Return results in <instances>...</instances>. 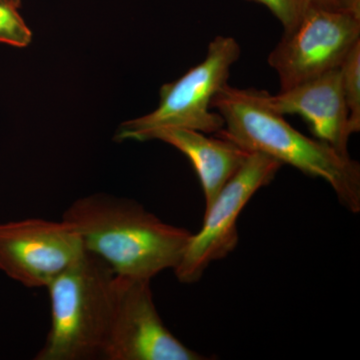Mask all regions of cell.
Listing matches in <instances>:
<instances>
[{
  "label": "cell",
  "mask_w": 360,
  "mask_h": 360,
  "mask_svg": "<svg viewBox=\"0 0 360 360\" xmlns=\"http://www.w3.org/2000/svg\"><path fill=\"white\" fill-rule=\"evenodd\" d=\"M212 108L224 122V129L215 134L248 153H262L302 174L326 180L341 205L348 212H360L359 163L291 127L264 103L262 90L236 89L227 84L213 98Z\"/></svg>",
  "instance_id": "1"
},
{
  "label": "cell",
  "mask_w": 360,
  "mask_h": 360,
  "mask_svg": "<svg viewBox=\"0 0 360 360\" xmlns=\"http://www.w3.org/2000/svg\"><path fill=\"white\" fill-rule=\"evenodd\" d=\"M63 219L79 234L85 250L110 265L116 276L150 281L176 269L193 236L136 201L105 193L75 200Z\"/></svg>",
  "instance_id": "2"
},
{
  "label": "cell",
  "mask_w": 360,
  "mask_h": 360,
  "mask_svg": "<svg viewBox=\"0 0 360 360\" xmlns=\"http://www.w3.org/2000/svg\"><path fill=\"white\" fill-rule=\"evenodd\" d=\"M115 274L85 251L47 286L51 323L35 360L103 359Z\"/></svg>",
  "instance_id": "3"
},
{
  "label": "cell",
  "mask_w": 360,
  "mask_h": 360,
  "mask_svg": "<svg viewBox=\"0 0 360 360\" xmlns=\"http://www.w3.org/2000/svg\"><path fill=\"white\" fill-rule=\"evenodd\" d=\"M239 56L240 46L233 37H215L208 45L205 60L175 82L162 85L158 108L148 115L123 122L115 139L146 141L149 134L165 129L217 134L224 129V122L219 113L212 111V101L227 84L231 66Z\"/></svg>",
  "instance_id": "4"
},
{
  "label": "cell",
  "mask_w": 360,
  "mask_h": 360,
  "mask_svg": "<svg viewBox=\"0 0 360 360\" xmlns=\"http://www.w3.org/2000/svg\"><path fill=\"white\" fill-rule=\"evenodd\" d=\"M281 167V162L269 156L250 153L243 167L205 208L200 231L193 234L174 269L179 283H198L212 262L226 257L236 250L239 214L252 196L274 179Z\"/></svg>",
  "instance_id": "5"
},
{
  "label": "cell",
  "mask_w": 360,
  "mask_h": 360,
  "mask_svg": "<svg viewBox=\"0 0 360 360\" xmlns=\"http://www.w3.org/2000/svg\"><path fill=\"white\" fill-rule=\"evenodd\" d=\"M360 41V15L311 4L297 26L270 52L281 90L338 70Z\"/></svg>",
  "instance_id": "6"
},
{
  "label": "cell",
  "mask_w": 360,
  "mask_h": 360,
  "mask_svg": "<svg viewBox=\"0 0 360 360\" xmlns=\"http://www.w3.org/2000/svg\"><path fill=\"white\" fill-rule=\"evenodd\" d=\"M150 279L116 276L104 360H203L172 335L153 302Z\"/></svg>",
  "instance_id": "7"
},
{
  "label": "cell",
  "mask_w": 360,
  "mask_h": 360,
  "mask_svg": "<svg viewBox=\"0 0 360 360\" xmlns=\"http://www.w3.org/2000/svg\"><path fill=\"white\" fill-rule=\"evenodd\" d=\"M85 251L79 234L63 219L0 224V271L25 288H47Z\"/></svg>",
  "instance_id": "8"
},
{
  "label": "cell",
  "mask_w": 360,
  "mask_h": 360,
  "mask_svg": "<svg viewBox=\"0 0 360 360\" xmlns=\"http://www.w3.org/2000/svg\"><path fill=\"white\" fill-rule=\"evenodd\" d=\"M267 106L281 115H300L319 141L349 156L352 135L341 85L340 70H333L272 96L262 90Z\"/></svg>",
  "instance_id": "9"
},
{
  "label": "cell",
  "mask_w": 360,
  "mask_h": 360,
  "mask_svg": "<svg viewBox=\"0 0 360 360\" xmlns=\"http://www.w3.org/2000/svg\"><path fill=\"white\" fill-rule=\"evenodd\" d=\"M146 141H160L188 158L198 174L205 194V208L212 205L229 179L248 160V153L238 144L217 135L187 129H165L148 135Z\"/></svg>",
  "instance_id": "10"
},
{
  "label": "cell",
  "mask_w": 360,
  "mask_h": 360,
  "mask_svg": "<svg viewBox=\"0 0 360 360\" xmlns=\"http://www.w3.org/2000/svg\"><path fill=\"white\" fill-rule=\"evenodd\" d=\"M341 85L352 134L360 131V41L341 63Z\"/></svg>",
  "instance_id": "11"
},
{
  "label": "cell",
  "mask_w": 360,
  "mask_h": 360,
  "mask_svg": "<svg viewBox=\"0 0 360 360\" xmlns=\"http://www.w3.org/2000/svg\"><path fill=\"white\" fill-rule=\"evenodd\" d=\"M32 32L18 8L0 0V44L23 49L32 44Z\"/></svg>",
  "instance_id": "12"
},
{
  "label": "cell",
  "mask_w": 360,
  "mask_h": 360,
  "mask_svg": "<svg viewBox=\"0 0 360 360\" xmlns=\"http://www.w3.org/2000/svg\"><path fill=\"white\" fill-rule=\"evenodd\" d=\"M266 7L279 20L283 34L290 33L297 26L312 2L310 0H248Z\"/></svg>",
  "instance_id": "13"
},
{
  "label": "cell",
  "mask_w": 360,
  "mask_h": 360,
  "mask_svg": "<svg viewBox=\"0 0 360 360\" xmlns=\"http://www.w3.org/2000/svg\"><path fill=\"white\" fill-rule=\"evenodd\" d=\"M315 6L333 11H347L359 14L360 0H310Z\"/></svg>",
  "instance_id": "14"
},
{
  "label": "cell",
  "mask_w": 360,
  "mask_h": 360,
  "mask_svg": "<svg viewBox=\"0 0 360 360\" xmlns=\"http://www.w3.org/2000/svg\"><path fill=\"white\" fill-rule=\"evenodd\" d=\"M11 4L16 8H20L21 4V0H11Z\"/></svg>",
  "instance_id": "15"
},
{
  "label": "cell",
  "mask_w": 360,
  "mask_h": 360,
  "mask_svg": "<svg viewBox=\"0 0 360 360\" xmlns=\"http://www.w3.org/2000/svg\"><path fill=\"white\" fill-rule=\"evenodd\" d=\"M4 1H6V2H7V4H11V0H4ZM11 6H13V4H11ZM15 8H16V7H15Z\"/></svg>",
  "instance_id": "16"
}]
</instances>
